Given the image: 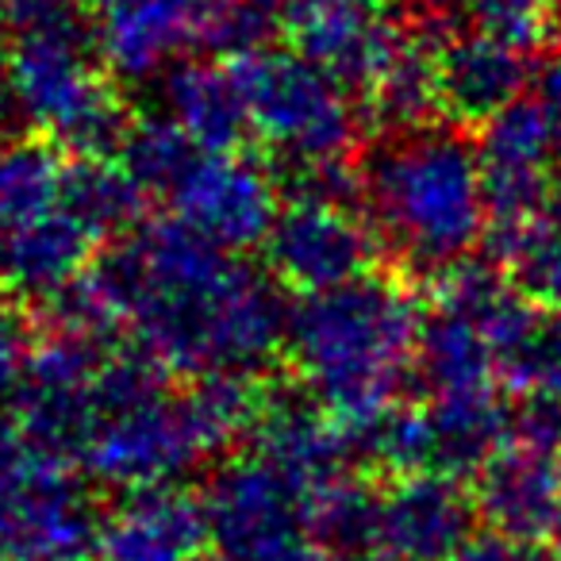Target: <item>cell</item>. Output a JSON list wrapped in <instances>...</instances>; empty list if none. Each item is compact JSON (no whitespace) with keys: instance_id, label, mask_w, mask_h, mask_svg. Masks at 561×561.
Returning a JSON list of instances; mask_svg holds the SVG:
<instances>
[{"instance_id":"f35d334b","label":"cell","mask_w":561,"mask_h":561,"mask_svg":"<svg viewBox=\"0 0 561 561\" xmlns=\"http://www.w3.org/2000/svg\"><path fill=\"white\" fill-rule=\"evenodd\" d=\"M366 561H408V558H397V553H389V550H385V553H369Z\"/></svg>"},{"instance_id":"d590c367","label":"cell","mask_w":561,"mask_h":561,"mask_svg":"<svg viewBox=\"0 0 561 561\" xmlns=\"http://www.w3.org/2000/svg\"><path fill=\"white\" fill-rule=\"evenodd\" d=\"M412 4H420L423 12H431V16H435V12H443L450 0H412Z\"/></svg>"},{"instance_id":"4fadbf2b","label":"cell","mask_w":561,"mask_h":561,"mask_svg":"<svg viewBox=\"0 0 561 561\" xmlns=\"http://www.w3.org/2000/svg\"><path fill=\"white\" fill-rule=\"evenodd\" d=\"M538 78L535 47L492 27L450 32L438 43V101L450 124H484L523 101Z\"/></svg>"},{"instance_id":"e0dca14e","label":"cell","mask_w":561,"mask_h":561,"mask_svg":"<svg viewBox=\"0 0 561 561\" xmlns=\"http://www.w3.org/2000/svg\"><path fill=\"white\" fill-rule=\"evenodd\" d=\"M208 546L201 496L181 484L124 492L104 515L101 561H196Z\"/></svg>"},{"instance_id":"836d02e7","label":"cell","mask_w":561,"mask_h":561,"mask_svg":"<svg viewBox=\"0 0 561 561\" xmlns=\"http://www.w3.org/2000/svg\"><path fill=\"white\" fill-rule=\"evenodd\" d=\"M446 561H553L550 546L542 542H519L500 530H473Z\"/></svg>"},{"instance_id":"ac0fdd59","label":"cell","mask_w":561,"mask_h":561,"mask_svg":"<svg viewBox=\"0 0 561 561\" xmlns=\"http://www.w3.org/2000/svg\"><path fill=\"white\" fill-rule=\"evenodd\" d=\"M158 96L165 116L204 154H234L254 131L242 78L231 58H181L158 78Z\"/></svg>"},{"instance_id":"d6986e66","label":"cell","mask_w":561,"mask_h":561,"mask_svg":"<svg viewBox=\"0 0 561 561\" xmlns=\"http://www.w3.org/2000/svg\"><path fill=\"white\" fill-rule=\"evenodd\" d=\"M96 247L101 239L58 204L47 216L0 231V285L16 297L50 300L93 265Z\"/></svg>"},{"instance_id":"6da1fadb","label":"cell","mask_w":561,"mask_h":561,"mask_svg":"<svg viewBox=\"0 0 561 561\" xmlns=\"http://www.w3.org/2000/svg\"><path fill=\"white\" fill-rule=\"evenodd\" d=\"M135 346L165 374H257L285 354L289 312L285 285L181 219L139 224L104 242L89 265Z\"/></svg>"},{"instance_id":"4316f807","label":"cell","mask_w":561,"mask_h":561,"mask_svg":"<svg viewBox=\"0 0 561 561\" xmlns=\"http://www.w3.org/2000/svg\"><path fill=\"white\" fill-rule=\"evenodd\" d=\"M62 150L35 135L0 139V231L47 216L62 196Z\"/></svg>"},{"instance_id":"30bf717a","label":"cell","mask_w":561,"mask_h":561,"mask_svg":"<svg viewBox=\"0 0 561 561\" xmlns=\"http://www.w3.org/2000/svg\"><path fill=\"white\" fill-rule=\"evenodd\" d=\"M484 204L492 227H523L558 201V154L538 96L507 104L477 135Z\"/></svg>"},{"instance_id":"d6a6232c","label":"cell","mask_w":561,"mask_h":561,"mask_svg":"<svg viewBox=\"0 0 561 561\" xmlns=\"http://www.w3.org/2000/svg\"><path fill=\"white\" fill-rule=\"evenodd\" d=\"M81 4L85 0H0V16L9 35L55 32V27H81Z\"/></svg>"},{"instance_id":"cb8c5ba5","label":"cell","mask_w":561,"mask_h":561,"mask_svg":"<svg viewBox=\"0 0 561 561\" xmlns=\"http://www.w3.org/2000/svg\"><path fill=\"white\" fill-rule=\"evenodd\" d=\"M305 523L320 553L369 558L381 546V489L358 473L335 477L305 492Z\"/></svg>"},{"instance_id":"d4e9b609","label":"cell","mask_w":561,"mask_h":561,"mask_svg":"<svg viewBox=\"0 0 561 561\" xmlns=\"http://www.w3.org/2000/svg\"><path fill=\"white\" fill-rule=\"evenodd\" d=\"M492 262H500L512 280L546 312H561V196L523 227H492Z\"/></svg>"},{"instance_id":"7402d4cb","label":"cell","mask_w":561,"mask_h":561,"mask_svg":"<svg viewBox=\"0 0 561 561\" xmlns=\"http://www.w3.org/2000/svg\"><path fill=\"white\" fill-rule=\"evenodd\" d=\"M438 43L443 35L408 27L404 43L392 50L381 73L362 93V116L381 127V135L423 127L443 108L438 101Z\"/></svg>"},{"instance_id":"ffe728a7","label":"cell","mask_w":561,"mask_h":561,"mask_svg":"<svg viewBox=\"0 0 561 561\" xmlns=\"http://www.w3.org/2000/svg\"><path fill=\"white\" fill-rule=\"evenodd\" d=\"M420 408L427 435V473L466 481L512 443V404L496 389L427 397V404Z\"/></svg>"},{"instance_id":"8fae6325","label":"cell","mask_w":561,"mask_h":561,"mask_svg":"<svg viewBox=\"0 0 561 561\" xmlns=\"http://www.w3.org/2000/svg\"><path fill=\"white\" fill-rule=\"evenodd\" d=\"M170 204L173 219L193 227L211 247L242 254L250 247H265V234L280 211V178L242 150L204 154Z\"/></svg>"},{"instance_id":"3957f363","label":"cell","mask_w":561,"mask_h":561,"mask_svg":"<svg viewBox=\"0 0 561 561\" xmlns=\"http://www.w3.org/2000/svg\"><path fill=\"white\" fill-rule=\"evenodd\" d=\"M420 323L408 285L366 273L339 289L297 297L285 358L331 420L362 431L404 397Z\"/></svg>"},{"instance_id":"603a6c76","label":"cell","mask_w":561,"mask_h":561,"mask_svg":"<svg viewBox=\"0 0 561 561\" xmlns=\"http://www.w3.org/2000/svg\"><path fill=\"white\" fill-rule=\"evenodd\" d=\"M150 196L124 170L119 158H70L62 170V204L73 219L89 227L101 242L135 231L142 224Z\"/></svg>"},{"instance_id":"2e32d148","label":"cell","mask_w":561,"mask_h":561,"mask_svg":"<svg viewBox=\"0 0 561 561\" xmlns=\"http://www.w3.org/2000/svg\"><path fill=\"white\" fill-rule=\"evenodd\" d=\"M473 500L489 530L519 542H546L561 523V454L507 443L473 477Z\"/></svg>"},{"instance_id":"ba28073f","label":"cell","mask_w":561,"mask_h":561,"mask_svg":"<svg viewBox=\"0 0 561 561\" xmlns=\"http://www.w3.org/2000/svg\"><path fill=\"white\" fill-rule=\"evenodd\" d=\"M262 250L265 270L297 297L366 277L374 273V257L381 254L362 208L308 196H285Z\"/></svg>"},{"instance_id":"9c48e42d","label":"cell","mask_w":561,"mask_h":561,"mask_svg":"<svg viewBox=\"0 0 561 561\" xmlns=\"http://www.w3.org/2000/svg\"><path fill=\"white\" fill-rule=\"evenodd\" d=\"M204 458H208V450L196 438L193 423L181 408V397L162 392V397L142 400L124 412L101 415L78 466L85 469L93 484L116 492H139L178 484Z\"/></svg>"},{"instance_id":"1f68e13d","label":"cell","mask_w":561,"mask_h":561,"mask_svg":"<svg viewBox=\"0 0 561 561\" xmlns=\"http://www.w3.org/2000/svg\"><path fill=\"white\" fill-rule=\"evenodd\" d=\"M512 443L542 454H561V397L523 392L519 404H512Z\"/></svg>"},{"instance_id":"5bb4252c","label":"cell","mask_w":561,"mask_h":561,"mask_svg":"<svg viewBox=\"0 0 561 561\" xmlns=\"http://www.w3.org/2000/svg\"><path fill=\"white\" fill-rule=\"evenodd\" d=\"M250 450L285 473L300 492H312L351 473V431L331 420L305 389H265V408L250 431Z\"/></svg>"},{"instance_id":"83f0119b","label":"cell","mask_w":561,"mask_h":561,"mask_svg":"<svg viewBox=\"0 0 561 561\" xmlns=\"http://www.w3.org/2000/svg\"><path fill=\"white\" fill-rule=\"evenodd\" d=\"M116 158L147 196H173L196 170L204 150L165 112H158V116H139L127 124Z\"/></svg>"},{"instance_id":"f1b7e54d","label":"cell","mask_w":561,"mask_h":561,"mask_svg":"<svg viewBox=\"0 0 561 561\" xmlns=\"http://www.w3.org/2000/svg\"><path fill=\"white\" fill-rule=\"evenodd\" d=\"M500 381H507L519 392H550V397H561V312L538 316L535 331L519 346V354L504 366Z\"/></svg>"},{"instance_id":"44dd1931","label":"cell","mask_w":561,"mask_h":561,"mask_svg":"<svg viewBox=\"0 0 561 561\" xmlns=\"http://www.w3.org/2000/svg\"><path fill=\"white\" fill-rule=\"evenodd\" d=\"M496 351L477 320L450 305H435L420 323L412 358V385L427 397L496 389Z\"/></svg>"},{"instance_id":"8d00e7d4","label":"cell","mask_w":561,"mask_h":561,"mask_svg":"<svg viewBox=\"0 0 561 561\" xmlns=\"http://www.w3.org/2000/svg\"><path fill=\"white\" fill-rule=\"evenodd\" d=\"M550 553H553V561H561V523H558V530L550 535Z\"/></svg>"},{"instance_id":"52a82bcc","label":"cell","mask_w":561,"mask_h":561,"mask_svg":"<svg viewBox=\"0 0 561 561\" xmlns=\"http://www.w3.org/2000/svg\"><path fill=\"white\" fill-rule=\"evenodd\" d=\"M216 561H312L305 492L254 450L227 458L201 492Z\"/></svg>"},{"instance_id":"f546056e","label":"cell","mask_w":561,"mask_h":561,"mask_svg":"<svg viewBox=\"0 0 561 561\" xmlns=\"http://www.w3.org/2000/svg\"><path fill=\"white\" fill-rule=\"evenodd\" d=\"M39 346V323L32 320L24 297L0 285V404H9L20 392Z\"/></svg>"},{"instance_id":"7c38bea8","label":"cell","mask_w":561,"mask_h":561,"mask_svg":"<svg viewBox=\"0 0 561 561\" xmlns=\"http://www.w3.org/2000/svg\"><path fill=\"white\" fill-rule=\"evenodd\" d=\"M280 27L358 96L408 35L389 0H280Z\"/></svg>"},{"instance_id":"7a4b0ae2","label":"cell","mask_w":561,"mask_h":561,"mask_svg":"<svg viewBox=\"0 0 561 561\" xmlns=\"http://www.w3.org/2000/svg\"><path fill=\"white\" fill-rule=\"evenodd\" d=\"M362 216L400 270L438 280L473 257L484 239V204L477 139L458 124H423L389 131L362 154Z\"/></svg>"},{"instance_id":"484cf974","label":"cell","mask_w":561,"mask_h":561,"mask_svg":"<svg viewBox=\"0 0 561 561\" xmlns=\"http://www.w3.org/2000/svg\"><path fill=\"white\" fill-rule=\"evenodd\" d=\"M178 397L208 458L247 443L265 408V389L254 374H204L193 377Z\"/></svg>"},{"instance_id":"4dcf8cb0","label":"cell","mask_w":561,"mask_h":561,"mask_svg":"<svg viewBox=\"0 0 561 561\" xmlns=\"http://www.w3.org/2000/svg\"><path fill=\"white\" fill-rule=\"evenodd\" d=\"M477 27H492L512 39L538 47L550 32V16L558 12V0H461Z\"/></svg>"},{"instance_id":"e575fe53","label":"cell","mask_w":561,"mask_h":561,"mask_svg":"<svg viewBox=\"0 0 561 561\" xmlns=\"http://www.w3.org/2000/svg\"><path fill=\"white\" fill-rule=\"evenodd\" d=\"M535 96H538V104L546 108V119H550L553 154H558V170H561V55H558V58H550V62L538 66Z\"/></svg>"},{"instance_id":"5b68a950","label":"cell","mask_w":561,"mask_h":561,"mask_svg":"<svg viewBox=\"0 0 561 561\" xmlns=\"http://www.w3.org/2000/svg\"><path fill=\"white\" fill-rule=\"evenodd\" d=\"M247 93L250 127L280 170L343 162L358 142L362 104L354 89L297 47H265L231 58Z\"/></svg>"},{"instance_id":"74e56055","label":"cell","mask_w":561,"mask_h":561,"mask_svg":"<svg viewBox=\"0 0 561 561\" xmlns=\"http://www.w3.org/2000/svg\"><path fill=\"white\" fill-rule=\"evenodd\" d=\"M4 50H9V24L0 16V58H4Z\"/></svg>"},{"instance_id":"277c9868","label":"cell","mask_w":561,"mask_h":561,"mask_svg":"<svg viewBox=\"0 0 561 561\" xmlns=\"http://www.w3.org/2000/svg\"><path fill=\"white\" fill-rule=\"evenodd\" d=\"M96 58L89 24L12 35L4 58L24 124L70 158H116L131 124L108 66Z\"/></svg>"},{"instance_id":"8992f818","label":"cell","mask_w":561,"mask_h":561,"mask_svg":"<svg viewBox=\"0 0 561 561\" xmlns=\"http://www.w3.org/2000/svg\"><path fill=\"white\" fill-rule=\"evenodd\" d=\"M104 515L73 461L24 435L0 446V561L101 558Z\"/></svg>"},{"instance_id":"ab89813d","label":"cell","mask_w":561,"mask_h":561,"mask_svg":"<svg viewBox=\"0 0 561 561\" xmlns=\"http://www.w3.org/2000/svg\"><path fill=\"white\" fill-rule=\"evenodd\" d=\"M558 12H561V0H558Z\"/></svg>"},{"instance_id":"9a60e30c","label":"cell","mask_w":561,"mask_h":561,"mask_svg":"<svg viewBox=\"0 0 561 561\" xmlns=\"http://www.w3.org/2000/svg\"><path fill=\"white\" fill-rule=\"evenodd\" d=\"M477 500L443 473L392 477L381 489V546L408 561H446L473 535Z\"/></svg>"}]
</instances>
